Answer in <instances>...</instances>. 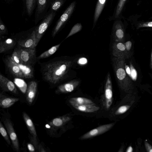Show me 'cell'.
<instances>
[{"label":"cell","mask_w":152,"mask_h":152,"mask_svg":"<svg viewBox=\"0 0 152 152\" xmlns=\"http://www.w3.org/2000/svg\"><path fill=\"white\" fill-rule=\"evenodd\" d=\"M27 148L28 150L30 152H34L35 151V149L34 145L31 143L27 144Z\"/></svg>","instance_id":"8d00e7d4"},{"label":"cell","mask_w":152,"mask_h":152,"mask_svg":"<svg viewBox=\"0 0 152 152\" xmlns=\"http://www.w3.org/2000/svg\"><path fill=\"white\" fill-rule=\"evenodd\" d=\"M75 5V2L72 3L61 15L53 32L52 36L53 37H55L62 26L72 14Z\"/></svg>","instance_id":"52a82bcc"},{"label":"cell","mask_w":152,"mask_h":152,"mask_svg":"<svg viewBox=\"0 0 152 152\" xmlns=\"http://www.w3.org/2000/svg\"><path fill=\"white\" fill-rule=\"evenodd\" d=\"M87 62V59L85 58H82L80 59L78 61L79 64H86Z\"/></svg>","instance_id":"74e56055"},{"label":"cell","mask_w":152,"mask_h":152,"mask_svg":"<svg viewBox=\"0 0 152 152\" xmlns=\"http://www.w3.org/2000/svg\"><path fill=\"white\" fill-rule=\"evenodd\" d=\"M0 132L1 135L7 142L8 144L10 145V141L7 134L8 133L1 122H0Z\"/></svg>","instance_id":"d4e9b609"},{"label":"cell","mask_w":152,"mask_h":152,"mask_svg":"<svg viewBox=\"0 0 152 152\" xmlns=\"http://www.w3.org/2000/svg\"><path fill=\"white\" fill-rule=\"evenodd\" d=\"M23 117L29 131L32 136L31 139L32 142L36 148L38 149L39 146L37 145V134L34 124L31 118L26 113H23Z\"/></svg>","instance_id":"9c48e42d"},{"label":"cell","mask_w":152,"mask_h":152,"mask_svg":"<svg viewBox=\"0 0 152 152\" xmlns=\"http://www.w3.org/2000/svg\"><path fill=\"white\" fill-rule=\"evenodd\" d=\"M69 103L76 110L85 113L94 112L98 111L100 109L99 107L95 103L79 105L72 102H70Z\"/></svg>","instance_id":"7c38bea8"},{"label":"cell","mask_w":152,"mask_h":152,"mask_svg":"<svg viewBox=\"0 0 152 152\" xmlns=\"http://www.w3.org/2000/svg\"><path fill=\"white\" fill-rule=\"evenodd\" d=\"M70 119V118L66 116L56 117L51 120L49 123L48 126L51 129L55 130L62 127Z\"/></svg>","instance_id":"5bb4252c"},{"label":"cell","mask_w":152,"mask_h":152,"mask_svg":"<svg viewBox=\"0 0 152 152\" xmlns=\"http://www.w3.org/2000/svg\"><path fill=\"white\" fill-rule=\"evenodd\" d=\"M34 0H26V5L28 14L30 15L31 13Z\"/></svg>","instance_id":"4dcf8cb0"},{"label":"cell","mask_w":152,"mask_h":152,"mask_svg":"<svg viewBox=\"0 0 152 152\" xmlns=\"http://www.w3.org/2000/svg\"><path fill=\"white\" fill-rule=\"evenodd\" d=\"M61 44L54 46L48 50L45 51L37 57V59H43L48 58L55 53L60 46Z\"/></svg>","instance_id":"44dd1931"},{"label":"cell","mask_w":152,"mask_h":152,"mask_svg":"<svg viewBox=\"0 0 152 152\" xmlns=\"http://www.w3.org/2000/svg\"><path fill=\"white\" fill-rule=\"evenodd\" d=\"M11 56L13 61L16 64H20L22 63L19 57L15 50H14V51Z\"/></svg>","instance_id":"f1b7e54d"},{"label":"cell","mask_w":152,"mask_h":152,"mask_svg":"<svg viewBox=\"0 0 152 152\" xmlns=\"http://www.w3.org/2000/svg\"><path fill=\"white\" fill-rule=\"evenodd\" d=\"M69 102H72L77 104L82 105L94 104L91 100L83 97H75L71 98L69 101Z\"/></svg>","instance_id":"d6986e66"},{"label":"cell","mask_w":152,"mask_h":152,"mask_svg":"<svg viewBox=\"0 0 152 152\" xmlns=\"http://www.w3.org/2000/svg\"><path fill=\"white\" fill-rule=\"evenodd\" d=\"M105 106L107 109L110 108L113 103V91L111 80L108 78L105 90Z\"/></svg>","instance_id":"9a60e30c"},{"label":"cell","mask_w":152,"mask_h":152,"mask_svg":"<svg viewBox=\"0 0 152 152\" xmlns=\"http://www.w3.org/2000/svg\"><path fill=\"white\" fill-rule=\"evenodd\" d=\"M142 27H152V21L142 22L139 23L137 29Z\"/></svg>","instance_id":"f546056e"},{"label":"cell","mask_w":152,"mask_h":152,"mask_svg":"<svg viewBox=\"0 0 152 152\" xmlns=\"http://www.w3.org/2000/svg\"><path fill=\"white\" fill-rule=\"evenodd\" d=\"M132 43L130 41L126 42L124 44L126 50L129 55V56H130L131 50L132 47Z\"/></svg>","instance_id":"d6a6232c"},{"label":"cell","mask_w":152,"mask_h":152,"mask_svg":"<svg viewBox=\"0 0 152 152\" xmlns=\"http://www.w3.org/2000/svg\"><path fill=\"white\" fill-rule=\"evenodd\" d=\"M130 107L131 106L129 105H122L116 110L115 114L116 115H119L123 114L126 112Z\"/></svg>","instance_id":"484cf974"},{"label":"cell","mask_w":152,"mask_h":152,"mask_svg":"<svg viewBox=\"0 0 152 152\" xmlns=\"http://www.w3.org/2000/svg\"><path fill=\"white\" fill-rule=\"evenodd\" d=\"M133 151V148L132 147L130 146L127 148L126 151V152H132Z\"/></svg>","instance_id":"60d3db41"},{"label":"cell","mask_w":152,"mask_h":152,"mask_svg":"<svg viewBox=\"0 0 152 152\" xmlns=\"http://www.w3.org/2000/svg\"><path fill=\"white\" fill-rule=\"evenodd\" d=\"M0 86L4 91L17 94V89L13 82L1 74L0 75Z\"/></svg>","instance_id":"30bf717a"},{"label":"cell","mask_w":152,"mask_h":152,"mask_svg":"<svg viewBox=\"0 0 152 152\" xmlns=\"http://www.w3.org/2000/svg\"><path fill=\"white\" fill-rule=\"evenodd\" d=\"M114 124V123H111L101 125L84 134L80 137V139H87L103 134L110 129Z\"/></svg>","instance_id":"277c9868"},{"label":"cell","mask_w":152,"mask_h":152,"mask_svg":"<svg viewBox=\"0 0 152 152\" xmlns=\"http://www.w3.org/2000/svg\"><path fill=\"white\" fill-rule=\"evenodd\" d=\"M126 0H119L116 10V17H118L120 14Z\"/></svg>","instance_id":"83f0119b"},{"label":"cell","mask_w":152,"mask_h":152,"mask_svg":"<svg viewBox=\"0 0 152 152\" xmlns=\"http://www.w3.org/2000/svg\"><path fill=\"white\" fill-rule=\"evenodd\" d=\"M61 5V2L59 1L55 2L52 6V9L53 10H58Z\"/></svg>","instance_id":"836d02e7"},{"label":"cell","mask_w":152,"mask_h":152,"mask_svg":"<svg viewBox=\"0 0 152 152\" xmlns=\"http://www.w3.org/2000/svg\"><path fill=\"white\" fill-rule=\"evenodd\" d=\"M106 0H98L96 5L94 17V22H96L100 15Z\"/></svg>","instance_id":"ffe728a7"},{"label":"cell","mask_w":152,"mask_h":152,"mask_svg":"<svg viewBox=\"0 0 152 152\" xmlns=\"http://www.w3.org/2000/svg\"><path fill=\"white\" fill-rule=\"evenodd\" d=\"M37 83L34 81L30 82L27 87L26 91V100L29 104L31 105L35 97L37 91Z\"/></svg>","instance_id":"4fadbf2b"},{"label":"cell","mask_w":152,"mask_h":152,"mask_svg":"<svg viewBox=\"0 0 152 152\" xmlns=\"http://www.w3.org/2000/svg\"><path fill=\"white\" fill-rule=\"evenodd\" d=\"M53 17L52 13L49 15L35 31L36 45L39 43L43 34L47 29Z\"/></svg>","instance_id":"8fae6325"},{"label":"cell","mask_w":152,"mask_h":152,"mask_svg":"<svg viewBox=\"0 0 152 152\" xmlns=\"http://www.w3.org/2000/svg\"><path fill=\"white\" fill-rule=\"evenodd\" d=\"M17 64L22 73L24 78L28 79L33 77L34 70L33 66L22 63Z\"/></svg>","instance_id":"ac0fdd59"},{"label":"cell","mask_w":152,"mask_h":152,"mask_svg":"<svg viewBox=\"0 0 152 152\" xmlns=\"http://www.w3.org/2000/svg\"><path fill=\"white\" fill-rule=\"evenodd\" d=\"M4 122L14 149L18 152L19 146L18 139L11 122L9 119H6Z\"/></svg>","instance_id":"5b68a950"},{"label":"cell","mask_w":152,"mask_h":152,"mask_svg":"<svg viewBox=\"0 0 152 152\" xmlns=\"http://www.w3.org/2000/svg\"><path fill=\"white\" fill-rule=\"evenodd\" d=\"M17 42L18 45L22 47L26 48L36 47L37 45L35 31L34 30L26 37L19 39Z\"/></svg>","instance_id":"ba28073f"},{"label":"cell","mask_w":152,"mask_h":152,"mask_svg":"<svg viewBox=\"0 0 152 152\" xmlns=\"http://www.w3.org/2000/svg\"><path fill=\"white\" fill-rule=\"evenodd\" d=\"M125 66L126 71V72L129 75L130 77H131V72H130V69L129 67L127 66L126 65Z\"/></svg>","instance_id":"f35d334b"},{"label":"cell","mask_w":152,"mask_h":152,"mask_svg":"<svg viewBox=\"0 0 152 152\" xmlns=\"http://www.w3.org/2000/svg\"><path fill=\"white\" fill-rule=\"evenodd\" d=\"M14 50L17 53L22 64L33 66L36 63L37 59L36 47L26 48L18 45Z\"/></svg>","instance_id":"3957f363"},{"label":"cell","mask_w":152,"mask_h":152,"mask_svg":"<svg viewBox=\"0 0 152 152\" xmlns=\"http://www.w3.org/2000/svg\"><path fill=\"white\" fill-rule=\"evenodd\" d=\"M116 29L115 34L117 37L120 40L123 39L124 37V32L122 27L119 23L116 25Z\"/></svg>","instance_id":"cb8c5ba5"},{"label":"cell","mask_w":152,"mask_h":152,"mask_svg":"<svg viewBox=\"0 0 152 152\" xmlns=\"http://www.w3.org/2000/svg\"><path fill=\"white\" fill-rule=\"evenodd\" d=\"M74 88L75 86L72 83H66L59 86L57 92L61 93L71 92L74 90Z\"/></svg>","instance_id":"7402d4cb"},{"label":"cell","mask_w":152,"mask_h":152,"mask_svg":"<svg viewBox=\"0 0 152 152\" xmlns=\"http://www.w3.org/2000/svg\"><path fill=\"white\" fill-rule=\"evenodd\" d=\"M68 66L67 61L60 58H55L41 65L42 78L46 82L56 84L62 80L66 73Z\"/></svg>","instance_id":"6da1fadb"},{"label":"cell","mask_w":152,"mask_h":152,"mask_svg":"<svg viewBox=\"0 0 152 152\" xmlns=\"http://www.w3.org/2000/svg\"><path fill=\"white\" fill-rule=\"evenodd\" d=\"M14 82L21 91L23 93H25L27 88L25 82L22 79L19 78H15Z\"/></svg>","instance_id":"603a6c76"},{"label":"cell","mask_w":152,"mask_h":152,"mask_svg":"<svg viewBox=\"0 0 152 152\" xmlns=\"http://www.w3.org/2000/svg\"><path fill=\"white\" fill-rule=\"evenodd\" d=\"M150 66L151 68L152 69V52L151 58Z\"/></svg>","instance_id":"b9f144b4"},{"label":"cell","mask_w":152,"mask_h":152,"mask_svg":"<svg viewBox=\"0 0 152 152\" xmlns=\"http://www.w3.org/2000/svg\"><path fill=\"white\" fill-rule=\"evenodd\" d=\"M6 29L5 26L2 23L0 24V35L1 36L5 34L6 32Z\"/></svg>","instance_id":"d590c367"},{"label":"cell","mask_w":152,"mask_h":152,"mask_svg":"<svg viewBox=\"0 0 152 152\" xmlns=\"http://www.w3.org/2000/svg\"><path fill=\"white\" fill-rule=\"evenodd\" d=\"M81 28L82 26L80 23H78L75 24L72 27L70 32L66 37V39L79 31Z\"/></svg>","instance_id":"4316f807"},{"label":"cell","mask_w":152,"mask_h":152,"mask_svg":"<svg viewBox=\"0 0 152 152\" xmlns=\"http://www.w3.org/2000/svg\"><path fill=\"white\" fill-rule=\"evenodd\" d=\"M4 63L10 72L17 78H23V74L18 65L11 56H8L4 60Z\"/></svg>","instance_id":"8992f818"},{"label":"cell","mask_w":152,"mask_h":152,"mask_svg":"<svg viewBox=\"0 0 152 152\" xmlns=\"http://www.w3.org/2000/svg\"><path fill=\"white\" fill-rule=\"evenodd\" d=\"M46 0H39V3L40 5H44L46 2Z\"/></svg>","instance_id":"ab89813d"},{"label":"cell","mask_w":152,"mask_h":152,"mask_svg":"<svg viewBox=\"0 0 152 152\" xmlns=\"http://www.w3.org/2000/svg\"><path fill=\"white\" fill-rule=\"evenodd\" d=\"M151 78H152V75H151Z\"/></svg>","instance_id":"7bdbcfd3"},{"label":"cell","mask_w":152,"mask_h":152,"mask_svg":"<svg viewBox=\"0 0 152 152\" xmlns=\"http://www.w3.org/2000/svg\"><path fill=\"white\" fill-rule=\"evenodd\" d=\"M118 61V68L116 71L117 77L120 82L121 88L126 92H130L133 89L134 85L125 70L124 60V58H120Z\"/></svg>","instance_id":"7a4b0ae2"},{"label":"cell","mask_w":152,"mask_h":152,"mask_svg":"<svg viewBox=\"0 0 152 152\" xmlns=\"http://www.w3.org/2000/svg\"><path fill=\"white\" fill-rule=\"evenodd\" d=\"M19 100L18 98L7 96L1 93L0 94V106L3 108L9 107Z\"/></svg>","instance_id":"e0dca14e"},{"label":"cell","mask_w":152,"mask_h":152,"mask_svg":"<svg viewBox=\"0 0 152 152\" xmlns=\"http://www.w3.org/2000/svg\"><path fill=\"white\" fill-rule=\"evenodd\" d=\"M130 72H131V77L132 79L135 81L137 78V73L133 66L130 64Z\"/></svg>","instance_id":"1f68e13d"},{"label":"cell","mask_w":152,"mask_h":152,"mask_svg":"<svg viewBox=\"0 0 152 152\" xmlns=\"http://www.w3.org/2000/svg\"><path fill=\"white\" fill-rule=\"evenodd\" d=\"M16 40L11 38H7L4 40L0 39V53L6 52L12 48L16 43Z\"/></svg>","instance_id":"2e32d148"},{"label":"cell","mask_w":152,"mask_h":152,"mask_svg":"<svg viewBox=\"0 0 152 152\" xmlns=\"http://www.w3.org/2000/svg\"><path fill=\"white\" fill-rule=\"evenodd\" d=\"M145 145L147 152H152V146L146 141H145Z\"/></svg>","instance_id":"e575fe53"}]
</instances>
